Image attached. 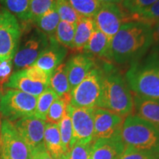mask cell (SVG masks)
I'll return each instance as SVG.
<instances>
[{"label":"cell","mask_w":159,"mask_h":159,"mask_svg":"<svg viewBox=\"0 0 159 159\" xmlns=\"http://www.w3.org/2000/svg\"><path fill=\"white\" fill-rule=\"evenodd\" d=\"M151 43V26L139 21L125 23L112 39V61L118 64L136 63L142 59Z\"/></svg>","instance_id":"cell-1"},{"label":"cell","mask_w":159,"mask_h":159,"mask_svg":"<svg viewBox=\"0 0 159 159\" xmlns=\"http://www.w3.org/2000/svg\"><path fill=\"white\" fill-rule=\"evenodd\" d=\"M102 69V86L97 108L111 111L125 118L133 114L134 95L127 84L125 77L114 69L111 63L104 62Z\"/></svg>","instance_id":"cell-2"},{"label":"cell","mask_w":159,"mask_h":159,"mask_svg":"<svg viewBox=\"0 0 159 159\" xmlns=\"http://www.w3.org/2000/svg\"><path fill=\"white\" fill-rule=\"evenodd\" d=\"M125 80L133 95L159 102V54L151 52L130 66Z\"/></svg>","instance_id":"cell-3"},{"label":"cell","mask_w":159,"mask_h":159,"mask_svg":"<svg viewBox=\"0 0 159 159\" xmlns=\"http://www.w3.org/2000/svg\"><path fill=\"white\" fill-rule=\"evenodd\" d=\"M120 136L125 148L159 158V130L144 119L134 114L125 117Z\"/></svg>","instance_id":"cell-4"},{"label":"cell","mask_w":159,"mask_h":159,"mask_svg":"<svg viewBox=\"0 0 159 159\" xmlns=\"http://www.w3.org/2000/svg\"><path fill=\"white\" fill-rule=\"evenodd\" d=\"M30 22L25 26L27 31L21 35L18 49L13 59L15 71L25 69L34 64L36 60L47 48L49 38L36 27H30Z\"/></svg>","instance_id":"cell-5"},{"label":"cell","mask_w":159,"mask_h":159,"mask_svg":"<svg viewBox=\"0 0 159 159\" xmlns=\"http://www.w3.org/2000/svg\"><path fill=\"white\" fill-rule=\"evenodd\" d=\"M37 97L16 89L5 91L0 99V114L11 122L25 117L34 116Z\"/></svg>","instance_id":"cell-6"},{"label":"cell","mask_w":159,"mask_h":159,"mask_svg":"<svg viewBox=\"0 0 159 159\" xmlns=\"http://www.w3.org/2000/svg\"><path fill=\"white\" fill-rule=\"evenodd\" d=\"M102 79V67L97 65L82 82L71 89L69 104L76 108H97L100 96Z\"/></svg>","instance_id":"cell-7"},{"label":"cell","mask_w":159,"mask_h":159,"mask_svg":"<svg viewBox=\"0 0 159 159\" xmlns=\"http://www.w3.org/2000/svg\"><path fill=\"white\" fill-rule=\"evenodd\" d=\"M21 35L22 29L17 18L0 7V62L13 59Z\"/></svg>","instance_id":"cell-8"},{"label":"cell","mask_w":159,"mask_h":159,"mask_svg":"<svg viewBox=\"0 0 159 159\" xmlns=\"http://www.w3.org/2000/svg\"><path fill=\"white\" fill-rule=\"evenodd\" d=\"M2 159H32L31 150L20 136L13 123L3 119L0 134Z\"/></svg>","instance_id":"cell-9"},{"label":"cell","mask_w":159,"mask_h":159,"mask_svg":"<svg viewBox=\"0 0 159 159\" xmlns=\"http://www.w3.org/2000/svg\"><path fill=\"white\" fill-rule=\"evenodd\" d=\"M93 19L97 28L111 40L122 25L132 21L121 4H102Z\"/></svg>","instance_id":"cell-10"},{"label":"cell","mask_w":159,"mask_h":159,"mask_svg":"<svg viewBox=\"0 0 159 159\" xmlns=\"http://www.w3.org/2000/svg\"><path fill=\"white\" fill-rule=\"evenodd\" d=\"M15 128L31 150L33 157L45 150L44 130L47 122L35 117L29 116L13 122Z\"/></svg>","instance_id":"cell-11"},{"label":"cell","mask_w":159,"mask_h":159,"mask_svg":"<svg viewBox=\"0 0 159 159\" xmlns=\"http://www.w3.org/2000/svg\"><path fill=\"white\" fill-rule=\"evenodd\" d=\"M73 129V146L75 143L86 144L94 141V108L67 106Z\"/></svg>","instance_id":"cell-12"},{"label":"cell","mask_w":159,"mask_h":159,"mask_svg":"<svg viewBox=\"0 0 159 159\" xmlns=\"http://www.w3.org/2000/svg\"><path fill=\"white\" fill-rule=\"evenodd\" d=\"M125 117L104 108H94V141L120 135Z\"/></svg>","instance_id":"cell-13"},{"label":"cell","mask_w":159,"mask_h":159,"mask_svg":"<svg viewBox=\"0 0 159 159\" xmlns=\"http://www.w3.org/2000/svg\"><path fill=\"white\" fill-rule=\"evenodd\" d=\"M66 70L71 90L81 83L97 66L95 58L85 53L71 56L66 63Z\"/></svg>","instance_id":"cell-14"},{"label":"cell","mask_w":159,"mask_h":159,"mask_svg":"<svg viewBox=\"0 0 159 159\" xmlns=\"http://www.w3.org/2000/svg\"><path fill=\"white\" fill-rule=\"evenodd\" d=\"M66 55L67 49L60 44L55 38H49V45L33 66L52 75L55 69L63 63Z\"/></svg>","instance_id":"cell-15"},{"label":"cell","mask_w":159,"mask_h":159,"mask_svg":"<svg viewBox=\"0 0 159 159\" xmlns=\"http://www.w3.org/2000/svg\"><path fill=\"white\" fill-rule=\"evenodd\" d=\"M5 86L38 97L46 89L48 88L49 85L37 81L30 74L27 69H25L12 73Z\"/></svg>","instance_id":"cell-16"},{"label":"cell","mask_w":159,"mask_h":159,"mask_svg":"<svg viewBox=\"0 0 159 159\" xmlns=\"http://www.w3.org/2000/svg\"><path fill=\"white\" fill-rule=\"evenodd\" d=\"M125 148L120 135L93 141L90 159H119Z\"/></svg>","instance_id":"cell-17"},{"label":"cell","mask_w":159,"mask_h":159,"mask_svg":"<svg viewBox=\"0 0 159 159\" xmlns=\"http://www.w3.org/2000/svg\"><path fill=\"white\" fill-rule=\"evenodd\" d=\"M111 42L112 40L109 39L102 31L96 28L83 52L94 58L97 57L102 60L105 63H111L113 62Z\"/></svg>","instance_id":"cell-18"},{"label":"cell","mask_w":159,"mask_h":159,"mask_svg":"<svg viewBox=\"0 0 159 159\" xmlns=\"http://www.w3.org/2000/svg\"><path fill=\"white\" fill-rule=\"evenodd\" d=\"M43 140L46 150L53 158L66 159L67 155L61 142L58 125L46 124Z\"/></svg>","instance_id":"cell-19"},{"label":"cell","mask_w":159,"mask_h":159,"mask_svg":"<svg viewBox=\"0 0 159 159\" xmlns=\"http://www.w3.org/2000/svg\"><path fill=\"white\" fill-rule=\"evenodd\" d=\"M135 115L152 125L159 130V102L134 96Z\"/></svg>","instance_id":"cell-20"},{"label":"cell","mask_w":159,"mask_h":159,"mask_svg":"<svg viewBox=\"0 0 159 159\" xmlns=\"http://www.w3.org/2000/svg\"><path fill=\"white\" fill-rule=\"evenodd\" d=\"M96 28L93 18L80 17L75 27L74 50L83 52Z\"/></svg>","instance_id":"cell-21"},{"label":"cell","mask_w":159,"mask_h":159,"mask_svg":"<svg viewBox=\"0 0 159 159\" xmlns=\"http://www.w3.org/2000/svg\"><path fill=\"white\" fill-rule=\"evenodd\" d=\"M49 87L52 89L57 97L67 99L69 103L71 88L69 82L66 63H61L53 71L49 80Z\"/></svg>","instance_id":"cell-22"},{"label":"cell","mask_w":159,"mask_h":159,"mask_svg":"<svg viewBox=\"0 0 159 159\" xmlns=\"http://www.w3.org/2000/svg\"><path fill=\"white\" fill-rule=\"evenodd\" d=\"M61 19L54 5L50 9L33 21V24H34L38 29L49 38H54L55 31Z\"/></svg>","instance_id":"cell-23"},{"label":"cell","mask_w":159,"mask_h":159,"mask_svg":"<svg viewBox=\"0 0 159 159\" xmlns=\"http://www.w3.org/2000/svg\"><path fill=\"white\" fill-rule=\"evenodd\" d=\"M30 0H0L2 7L11 12L23 22L30 21Z\"/></svg>","instance_id":"cell-24"},{"label":"cell","mask_w":159,"mask_h":159,"mask_svg":"<svg viewBox=\"0 0 159 159\" xmlns=\"http://www.w3.org/2000/svg\"><path fill=\"white\" fill-rule=\"evenodd\" d=\"M76 24L61 21L57 25L54 38L60 44L66 49L74 50V41Z\"/></svg>","instance_id":"cell-25"},{"label":"cell","mask_w":159,"mask_h":159,"mask_svg":"<svg viewBox=\"0 0 159 159\" xmlns=\"http://www.w3.org/2000/svg\"><path fill=\"white\" fill-rule=\"evenodd\" d=\"M57 94L52 89L48 87L37 97L36 108L34 116L46 122V116L51 105L57 98Z\"/></svg>","instance_id":"cell-26"},{"label":"cell","mask_w":159,"mask_h":159,"mask_svg":"<svg viewBox=\"0 0 159 159\" xmlns=\"http://www.w3.org/2000/svg\"><path fill=\"white\" fill-rule=\"evenodd\" d=\"M80 16L94 18L102 3L98 0H66Z\"/></svg>","instance_id":"cell-27"},{"label":"cell","mask_w":159,"mask_h":159,"mask_svg":"<svg viewBox=\"0 0 159 159\" xmlns=\"http://www.w3.org/2000/svg\"><path fill=\"white\" fill-rule=\"evenodd\" d=\"M58 128L63 150L68 156V154L73 147V129L70 116L67 109L65 116L59 122Z\"/></svg>","instance_id":"cell-28"},{"label":"cell","mask_w":159,"mask_h":159,"mask_svg":"<svg viewBox=\"0 0 159 159\" xmlns=\"http://www.w3.org/2000/svg\"><path fill=\"white\" fill-rule=\"evenodd\" d=\"M69 101L67 99L57 97L51 105L47 112V116H46V122L58 125L66 113Z\"/></svg>","instance_id":"cell-29"},{"label":"cell","mask_w":159,"mask_h":159,"mask_svg":"<svg viewBox=\"0 0 159 159\" xmlns=\"http://www.w3.org/2000/svg\"><path fill=\"white\" fill-rule=\"evenodd\" d=\"M131 17L132 21H142L152 27L159 22V0L140 13L131 15Z\"/></svg>","instance_id":"cell-30"},{"label":"cell","mask_w":159,"mask_h":159,"mask_svg":"<svg viewBox=\"0 0 159 159\" xmlns=\"http://www.w3.org/2000/svg\"><path fill=\"white\" fill-rule=\"evenodd\" d=\"M55 7L61 21L71 24H76L80 17L66 0H56Z\"/></svg>","instance_id":"cell-31"},{"label":"cell","mask_w":159,"mask_h":159,"mask_svg":"<svg viewBox=\"0 0 159 159\" xmlns=\"http://www.w3.org/2000/svg\"><path fill=\"white\" fill-rule=\"evenodd\" d=\"M56 0H30V21L33 23L38 18L54 6Z\"/></svg>","instance_id":"cell-32"},{"label":"cell","mask_w":159,"mask_h":159,"mask_svg":"<svg viewBox=\"0 0 159 159\" xmlns=\"http://www.w3.org/2000/svg\"><path fill=\"white\" fill-rule=\"evenodd\" d=\"M158 0H123L121 5L131 15L137 14L150 7Z\"/></svg>","instance_id":"cell-33"},{"label":"cell","mask_w":159,"mask_h":159,"mask_svg":"<svg viewBox=\"0 0 159 159\" xmlns=\"http://www.w3.org/2000/svg\"><path fill=\"white\" fill-rule=\"evenodd\" d=\"M91 146L92 142L86 144L75 143L66 159H90Z\"/></svg>","instance_id":"cell-34"},{"label":"cell","mask_w":159,"mask_h":159,"mask_svg":"<svg viewBox=\"0 0 159 159\" xmlns=\"http://www.w3.org/2000/svg\"><path fill=\"white\" fill-rule=\"evenodd\" d=\"M119 159H159L152 155L147 152L134 150L132 148H125Z\"/></svg>","instance_id":"cell-35"},{"label":"cell","mask_w":159,"mask_h":159,"mask_svg":"<svg viewBox=\"0 0 159 159\" xmlns=\"http://www.w3.org/2000/svg\"><path fill=\"white\" fill-rule=\"evenodd\" d=\"M13 69V60L0 62V84L5 85L12 75Z\"/></svg>","instance_id":"cell-36"},{"label":"cell","mask_w":159,"mask_h":159,"mask_svg":"<svg viewBox=\"0 0 159 159\" xmlns=\"http://www.w3.org/2000/svg\"><path fill=\"white\" fill-rule=\"evenodd\" d=\"M152 52L159 54V22L152 27V43H151Z\"/></svg>","instance_id":"cell-37"},{"label":"cell","mask_w":159,"mask_h":159,"mask_svg":"<svg viewBox=\"0 0 159 159\" xmlns=\"http://www.w3.org/2000/svg\"><path fill=\"white\" fill-rule=\"evenodd\" d=\"M36 159H54L49 155L48 152H47V150H43L42 152H41L40 153L37 154L36 156H33Z\"/></svg>","instance_id":"cell-38"},{"label":"cell","mask_w":159,"mask_h":159,"mask_svg":"<svg viewBox=\"0 0 159 159\" xmlns=\"http://www.w3.org/2000/svg\"><path fill=\"white\" fill-rule=\"evenodd\" d=\"M102 4H121L123 0H98Z\"/></svg>","instance_id":"cell-39"},{"label":"cell","mask_w":159,"mask_h":159,"mask_svg":"<svg viewBox=\"0 0 159 159\" xmlns=\"http://www.w3.org/2000/svg\"><path fill=\"white\" fill-rule=\"evenodd\" d=\"M1 125H2V122H1V120H0V134H1Z\"/></svg>","instance_id":"cell-40"},{"label":"cell","mask_w":159,"mask_h":159,"mask_svg":"<svg viewBox=\"0 0 159 159\" xmlns=\"http://www.w3.org/2000/svg\"><path fill=\"white\" fill-rule=\"evenodd\" d=\"M32 159H36V158H34V157H33V158H32Z\"/></svg>","instance_id":"cell-41"},{"label":"cell","mask_w":159,"mask_h":159,"mask_svg":"<svg viewBox=\"0 0 159 159\" xmlns=\"http://www.w3.org/2000/svg\"><path fill=\"white\" fill-rule=\"evenodd\" d=\"M0 99H1V94H0Z\"/></svg>","instance_id":"cell-42"}]
</instances>
